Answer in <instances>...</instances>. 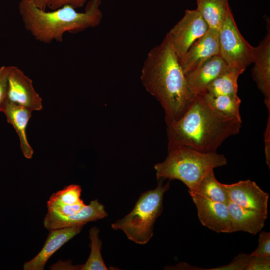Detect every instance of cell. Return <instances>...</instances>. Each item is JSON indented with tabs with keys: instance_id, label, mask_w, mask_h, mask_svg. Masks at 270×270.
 I'll list each match as a JSON object with an SVG mask.
<instances>
[{
	"instance_id": "cell-25",
	"label": "cell",
	"mask_w": 270,
	"mask_h": 270,
	"mask_svg": "<svg viewBox=\"0 0 270 270\" xmlns=\"http://www.w3.org/2000/svg\"><path fill=\"white\" fill-rule=\"evenodd\" d=\"M250 254L240 253L235 256L230 263L228 264L206 269L209 270H246L247 265L250 258Z\"/></svg>"
},
{
	"instance_id": "cell-16",
	"label": "cell",
	"mask_w": 270,
	"mask_h": 270,
	"mask_svg": "<svg viewBox=\"0 0 270 270\" xmlns=\"http://www.w3.org/2000/svg\"><path fill=\"white\" fill-rule=\"evenodd\" d=\"M227 205L230 216L229 233L242 231L255 235L262 230L268 214L242 208L231 201Z\"/></svg>"
},
{
	"instance_id": "cell-8",
	"label": "cell",
	"mask_w": 270,
	"mask_h": 270,
	"mask_svg": "<svg viewBox=\"0 0 270 270\" xmlns=\"http://www.w3.org/2000/svg\"><path fill=\"white\" fill-rule=\"evenodd\" d=\"M8 99L32 112L42 109V99L32 80L16 66H9Z\"/></svg>"
},
{
	"instance_id": "cell-23",
	"label": "cell",
	"mask_w": 270,
	"mask_h": 270,
	"mask_svg": "<svg viewBox=\"0 0 270 270\" xmlns=\"http://www.w3.org/2000/svg\"><path fill=\"white\" fill-rule=\"evenodd\" d=\"M86 205L84 202L74 205H68L62 202L54 193L47 202L48 212L66 216L74 214Z\"/></svg>"
},
{
	"instance_id": "cell-21",
	"label": "cell",
	"mask_w": 270,
	"mask_h": 270,
	"mask_svg": "<svg viewBox=\"0 0 270 270\" xmlns=\"http://www.w3.org/2000/svg\"><path fill=\"white\" fill-rule=\"evenodd\" d=\"M200 94H202L216 110L242 120L240 112L241 100L238 96H212L206 93Z\"/></svg>"
},
{
	"instance_id": "cell-6",
	"label": "cell",
	"mask_w": 270,
	"mask_h": 270,
	"mask_svg": "<svg viewBox=\"0 0 270 270\" xmlns=\"http://www.w3.org/2000/svg\"><path fill=\"white\" fill-rule=\"evenodd\" d=\"M253 50L239 31L230 10L219 30V55L229 66L244 72L253 62Z\"/></svg>"
},
{
	"instance_id": "cell-14",
	"label": "cell",
	"mask_w": 270,
	"mask_h": 270,
	"mask_svg": "<svg viewBox=\"0 0 270 270\" xmlns=\"http://www.w3.org/2000/svg\"><path fill=\"white\" fill-rule=\"evenodd\" d=\"M230 67L219 54L210 57L185 74L190 90L194 94H204L208 84Z\"/></svg>"
},
{
	"instance_id": "cell-19",
	"label": "cell",
	"mask_w": 270,
	"mask_h": 270,
	"mask_svg": "<svg viewBox=\"0 0 270 270\" xmlns=\"http://www.w3.org/2000/svg\"><path fill=\"white\" fill-rule=\"evenodd\" d=\"M242 72L230 67L208 84L204 93L212 96H238V79Z\"/></svg>"
},
{
	"instance_id": "cell-22",
	"label": "cell",
	"mask_w": 270,
	"mask_h": 270,
	"mask_svg": "<svg viewBox=\"0 0 270 270\" xmlns=\"http://www.w3.org/2000/svg\"><path fill=\"white\" fill-rule=\"evenodd\" d=\"M99 232L100 229L96 226H93L90 230L91 251L86 262L82 265L80 270H108L100 253L102 242L99 237Z\"/></svg>"
},
{
	"instance_id": "cell-3",
	"label": "cell",
	"mask_w": 270,
	"mask_h": 270,
	"mask_svg": "<svg viewBox=\"0 0 270 270\" xmlns=\"http://www.w3.org/2000/svg\"><path fill=\"white\" fill-rule=\"evenodd\" d=\"M102 0H90L84 12L70 6L46 12L30 0H20L18 10L25 29L35 40L44 44L62 42L65 32L78 33L98 26L103 14Z\"/></svg>"
},
{
	"instance_id": "cell-12",
	"label": "cell",
	"mask_w": 270,
	"mask_h": 270,
	"mask_svg": "<svg viewBox=\"0 0 270 270\" xmlns=\"http://www.w3.org/2000/svg\"><path fill=\"white\" fill-rule=\"evenodd\" d=\"M258 46L254 47L252 76L264 96V102L270 114V30Z\"/></svg>"
},
{
	"instance_id": "cell-24",
	"label": "cell",
	"mask_w": 270,
	"mask_h": 270,
	"mask_svg": "<svg viewBox=\"0 0 270 270\" xmlns=\"http://www.w3.org/2000/svg\"><path fill=\"white\" fill-rule=\"evenodd\" d=\"M81 192L79 185L70 184L54 194L64 204L72 206L83 202L80 198Z\"/></svg>"
},
{
	"instance_id": "cell-13",
	"label": "cell",
	"mask_w": 270,
	"mask_h": 270,
	"mask_svg": "<svg viewBox=\"0 0 270 270\" xmlns=\"http://www.w3.org/2000/svg\"><path fill=\"white\" fill-rule=\"evenodd\" d=\"M219 54V30L210 28L190 48L180 61L184 74L191 72L212 56Z\"/></svg>"
},
{
	"instance_id": "cell-4",
	"label": "cell",
	"mask_w": 270,
	"mask_h": 270,
	"mask_svg": "<svg viewBox=\"0 0 270 270\" xmlns=\"http://www.w3.org/2000/svg\"><path fill=\"white\" fill-rule=\"evenodd\" d=\"M227 159L216 152H204L182 146L168 150L164 160L154 166L158 180H178L194 192L204 176L214 168L225 166Z\"/></svg>"
},
{
	"instance_id": "cell-2",
	"label": "cell",
	"mask_w": 270,
	"mask_h": 270,
	"mask_svg": "<svg viewBox=\"0 0 270 270\" xmlns=\"http://www.w3.org/2000/svg\"><path fill=\"white\" fill-rule=\"evenodd\" d=\"M140 80L146 90L161 104L166 124L179 120L195 95L188 87L186 75L166 36L148 52Z\"/></svg>"
},
{
	"instance_id": "cell-10",
	"label": "cell",
	"mask_w": 270,
	"mask_h": 270,
	"mask_svg": "<svg viewBox=\"0 0 270 270\" xmlns=\"http://www.w3.org/2000/svg\"><path fill=\"white\" fill-rule=\"evenodd\" d=\"M190 194L202 225L218 233H229L230 216L227 204L210 200L196 193Z\"/></svg>"
},
{
	"instance_id": "cell-7",
	"label": "cell",
	"mask_w": 270,
	"mask_h": 270,
	"mask_svg": "<svg viewBox=\"0 0 270 270\" xmlns=\"http://www.w3.org/2000/svg\"><path fill=\"white\" fill-rule=\"evenodd\" d=\"M208 29V24L196 9L186 10L182 18L166 36L180 62L191 46Z\"/></svg>"
},
{
	"instance_id": "cell-26",
	"label": "cell",
	"mask_w": 270,
	"mask_h": 270,
	"mask_svg": "<svg viewBox=\"0 0 270 270\" xmlns=\"http://www.w3.org/2000/svg\"><path fill=\"white\" fill-rule=\"evenodd\" d=\"M252 256H270V232H262L258 238V248L250 254Z\"/></svg>"
},
{
	"instance_id": "cell-27",
	"label": "cell",
	"mask_w": 270,
	"mask_h": 270,
	"mask_svg": "<svg viewBox=\"0 0 270 270\" xmlns=\"http://www.w3.org/2000/svg\"><path fill=\"white\" fill-rule=\"evenodd\" d=\"M8 72L9 66H2L0 69V112L8 99Z\"/></svg>"
},
{
	"instance_id": "cell-20",
	"label": "cell",
	"mask_w": 270,
	"mask_h": 270,
	"mask_svg": "<svg viewBox=\"0 0 270 270\" xmlns=\"http://www.w3.org/2000/svg\"><path fill=\"white\" fill-rule=\"evenodd\" d=\"M210 200L228 204L230 198L224 184L218 182L214 170L206 174L200 182L194 192ZM190 194V193H189Z\"/></svg>"
},
{
	"instance_id": "cell-11",
	"label": "cell",
	"mask_w": 270,
	"mask_h": 270,
	"mask_svg": "<svg viewBox=\"0 0 270 270\" xmlns=\"http://www.w3.org/2000/svg\"><path fill=\"white\" fill-rule=\"evenodd\" d=\"M104 206L98 200H92L78 212L66 216L48 212L44 220V226L49 231L78 226L96 221L108 216Z\"/></svg>"
},
{
	"instance_id": "cell-15",
	"label": "cell",
	"mask_w": 270,
	"mask_h": 270,
	"mask_svg": "<svg viewBox=\"0 0 270 270\" xmlns=\"http://www.w3.org/2000/svg\"><path fill=\"white\" fill-rule=\"evenodd\" d=\"M84 226L64 228L50 231L39 253L24 264V270H43L50 257L64 244L80 232Z\"/></svg>"
},
{
	"instance_id": "cell-5",
	"label": "cell",
	"mask_w": 270,
	"mask_h": 270,
	"mask_svg": "<svg viewBox=\"0 0 270 270\" xmlns=\"http://www.w3.org/2000/svg\"><path fill=\"white\" fill-rule=\"evenodd\" d=\"M158 180L155 188L142 193L132 210L111 226L114 230H122L138 244H146L152 238L154 224L162 211L164 196L170 188V180L164 185L163 180Z\"/></svg>"
},
{
	"instance_id": "cell-28",
	"label": "cell",
	"mask_w": 270,
	"mask_h": 270,
	"mask_svg": "<svg viewBox=\"0 0 270 270\" xmlns=\"http://www.w3.org/2000/svg\"><path fill=\"white\" fill-rule=\"evenodd\" d=\"M270 269V256H251L246 270H269Z\"/></svg>"
},
{
	"instance_id": "cell-31",
	"label": "cell",
	"mask_w": 270,
	"mask_h": 270,
	"mask_svg": "<svg viewBox=\"0 0 270 270\" xmlns=\"http://www.w3.org/2000/svg\"><path fill=\"white\" fill-rule=\"evenodd\" d=\"M38 8L46 10L48 0H30Z\"/></svg>"
},
{
	"instance_id": "cell-1",
	"label": "cell",
	"mask_w": 270,
	"mask_h": 270,
	"mask_svg": "<svg viewBox=\"0 0 270 270\" xmlns=\"http://www.w3.org/2000/svg\"><path fill=\"white\" fill-rule=\"evenodd\" d=\"M242 121L214 109L200 94L194 95L184 115L166 124L168 150L186 146L204 152H216L222 143L237 134Z\"/></svg>"
},
{
	"instance_id": "cell-18",
	"label": "cell",
	"mask_w": 270,
	"mask_h": 270,
	"mask_svg": "<svg viewBox=\"0 0 270 270\" xmlns=\"http://www.w3.org/2000/svg\"><path fill=\"white\" fill-rule=\"evenodd\" d=\"M196 4L209 28L219 30L230 10L228 0H196Z\"/></svg>"
},
{
	"instance_id": "cell-17",
	"label": "cell",
	"mask_w": 270,
	"mask_h": 270,
	"mask_svg": "<svg viewBox=\"0 0 270 270\" xmlns=\"http://www.w3.org/2000/svg\"><path fill=\"white\" fill-rule=\"evenodd\" d=\"M2 112L4 113L8 122L13 126L18 134L23 155L26 158L31 159L34 150L28 140L26 129L32 111L25 107L15 104L7 99Z\"/></svg>"
},
{
	"instance_id": "cell-29",
	"label": "cell",
	"mask_w": 270,
	"mask_h": 270,
	"mask_svg": "<svg viewBox=\"0 0 270 270\" xmlns=\"http://www.w3.org/2000/svg\"><path fill=\"white\" fill-rule=\"evenodd\" d=\"M90 0H48V6L52 10L59 8L64 6H70L74 8L83 6Z\"/></svg>"
},
{
	"instance_id": "cell-30",
	"label": "cell",
	"mask_w": 270,
	"mask_h": 270,
	"mask_svg": "<svg viewBox=\"0 0 270 270\" xmlns=\"http://www.w3.org/2000/svg\"><path fill=\"white\" fill-rule=\"evenodd\" d=\"M265 142V154L266 158V162L270 168V114H268V118L267 126L264 135Z\"/></svg>"
},
{
	"instance_id": "cell-9",
	"label": "cell",
	"mask_w": 270,
	"mask_h": 270,
	"mask_svg": "<svg viewBox=\"0 0 270 270\" xmlns=\"http://www.w3.org/2000/svg\"><path fill=\"white\" fill-rule=\"evenodd\" d=\"M230 201L242 208L268 214L269 194L249 179L232 184H224Z\"/></svg>"
}]
</instances>
